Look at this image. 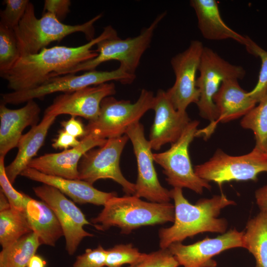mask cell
Here are the masks:
<instances>
[{
    "label": "cell",
    "instance_id": "f35d334b",
    "mask_svg": "<svg viewBox=\"0 0 267 267\" xmlns=\"http://www.w3.org/2000/svg\"><path fill=\"white\" fill-rule=\"evenodd\" d=\"M255 197L260 211H267V184L256 190Z\"/></svg>",
    "mask_w": 267,
    "mask_h": 267
},
{
    "label": "cell",
    "instance_id": "8992f818",
    "mask_svg": "<svg viewBox=\"0 0 267 267\" xmlns=\"http://www.w3.org/2000/svg\"><path fill=\"white\" fill-rule=\"evenodd\" d=\"M165 15V12L159 14L136 37L124 40L118 37L99 42L95 50L98 53L96 57L66 70L62 75L94 70L100 64L110 60L118 61L120 66L128 72L134 74L143 54L150 45L155 29Z\"/></svg>",
    "mask_w": 267,
    "mask_h": 267
},
{
    "label": "cell",
    "instance_id": "603a6c76",
    "mask_svg": "<svg viewBox=\"0 0 267 267\" xmlns=\"http://www.w3.org/2000/svg\"><path fill=\"white\" fill-rule=\"evenodd\" d=\"M56 117L44 115L39 124L31 127L26 134H23L17 145L18 152L15 158L5 169L8 178L12 184L36 155Z\"/></svg>",
    "mask_w": 267,
    "mask_h": 267
},
{
    "label": "cell",
    "instance_id": "e575fe53",
    "mask_svg": "<svg viewBox=\"0 0 267 267\" xmlns=\"http://www.w3.org/2000/svg\"><path fill=\"white\" fill-rule=\"evenodd\" d=\"M106 255V250L101 245L94 249L88 248L84 253L76 257L71 267H104Z\"/></svg>",
    "mask_w": 267,
    "mask_h": 267
},
{
    "label": "cell",
    "instance_id": "d6a6232c",
    "mask_svg": "<svg viewBox=\"0 0 267 267\" xmlns=\"http://www.w3.org/2000/svg\"><path fill=\"white\" fill-rule=\"evenodd\" d=\"M4 158L0 157V185L1 191L8 199L11 208L24 211L25 194L15 190L5 172Z\"/></svg>",
    "mask_w": 267,
    "mask_h": 267
},
{
    "label": "cell",
    "instance_id": "d590c367",
    "mask_svg": "<svg viewBox=\"0 0 267 267\" xmlns=\"http://www.w3.org/2000/svg\"><path fill=\"white\" fill-rule=\"evenodd\" d=\"M71 3L69 0H45L44 2V12L54 14L61 21L69 12Z\"/></svg>",
    "mask_w": 267,
    "mask_h": 267
},
{
    "label": "cell",
    "instance_id": "d4e9b609",
    "mask_svg": "<svg viewBox=\"0 0 267 267\" xmlns=\"http://www.w3.org/2000/svg\"><path fill=\"white\" fill-rule=\"evenodd\" d=\"M243 243L255 258V267H267V211H260L247 222Z\"/></svg>",
    "mask_w": 267,
    "mask_h": 267
},
{
    "label": "cell",
    "instance_id": "6da1fadb",
    "mask_svg": "<svg viewBox=\"0 0 267 267\" xmlns=\"http://www.w3.org/2000/svg\"><path fill=\"white\" fill-rule=\"evenodd\" d=\"M118 37L111 26H106L97 37L77 46L56 45L44 48L37 53L20 56L7 72L0 75L13 91H22L38 87L52 77L62 75L66 70L92 59L98 53L92 47L99 42Z\"/></svg>",
    "mask_w": 267,
    "mask_h": 267
},
{
    "label": "cell",
    "instance_id": "836d02e7",
    "mask_svg": "<svg viewBox=\"0 0 267 267\" xmlns=\"http://www.w3.org/2000/svg\"><path fill=\"white\" fill-rule=\"evenodd\" d=\"M179 264L168 249L146 254L139 262L128 267H178Z\"/></svg>",
    "mask_w": 267,
    "mask_h": 267
},
{
    "label": "cell",
    "instance_id": "30bf717a",
    "mask_svg": "<svg viewBox=\"0 0 267 267\" xmlns=\"http://www.w3.org/2000/svg\"><path fill=\"white\" fill-rule=\"evenodd\" d=\"M198 71L196 87L200 96L196 104L200 116L210 121L209 125L205 128L209 129L218 118L213 98L222 83L229 79H242L245 77L246 71L242 66L230 63L213 49L205 46Z\"/></svg>",
    "mask_w": 267,
    "mask_h": 267
},
{
    "label": "cell",
    "instance_id": "cb8c5ba5",
    "mask_svg": "<svg viewBox=\"0 0 267 267\" xmlns=\"http://www.w3.org/2000/svg\"><path fill=\"white\" fill-rule=\"evenodd\" d=\"M24 212L32 231L38 236L41 244L53 247L64 236L55 214L42 200H36L25 194Z\"/></svg>",
    "mask_w": 267,
    "mask_h": 267
},
{
    "label": "cell",
    "instance_id": "ffe728a7",
    "mask_svg": "<svg viewBox=\"0 0 267 267\" xmlns=\"http://www.w3.org/2000/svg\"><path fill=\"white\" fill-rule=\"evenodd\" d=\"M23 107L16 109L0 105V157L5 158L9 151L17 147L26 128L38 124L41 109L30 100Z\"/></svg>",
    "mask_w": 267,
    "mask_h": 267
},
{
    "label": "cell",
    "instance_id": "8fae6325",
    "mask_svg": "<svg viewBox=\"0 0 267 267\" xmlns=\"http://www.w3.org/2000/svg\"><path fill=\"white\" fill-rule=\"evenodd\" d=\"M128 139L126 134L108 138L101 146L87 152L78 165V179L92 185L100 179H111L119 184L127 195H134L135 183L125 178L120 167L121 155Z\"/></svg>",
    "mask_w": 267,
    "mask_h": 267
},
{
    "label": "cell",
    "instance_id": "d6986e66",
    "mask_svg": "<svg viewBox=\"0 0 267 267\" xmlns=\"http://www.w3.org/2000/svg\"><path fill=\"white\" fill-rule=\"evenodd\" d=\"M218 118L209 129L198 130L197 136L209 137L219 122L226 123L244 116L257 103L250 96L249 92L242 89L235 79L224 80L213 98Z\"/></svg>",
    "mask_w": 267,
    "mask_h": 267
},
{
    "label": "cell",
    "instance_id": "e0dca14e",
    "mask_svg": "<svg viewBox=\"0 0 267 267\" xmlns=\"http://www.w3.org/2000/svg\"><path fill=\"white\" fill-rule=\"evenodd\" d=\"M152 109L155 118L148 141L152 150H159L164 145L176 142L191 120L186 111L174 108L162 89L155 96Z\"/></svg>",
    "mask_w": 267,
    "mask_h": 267
},
{
    "label": "cell",
    "instance_id": "9a60e30c",
    "mask_svg": "<svg viewBox=\"0 0 267 267\" xmlns=\"http://www.w3.org/2000/svg\"><path fill=\"white\" fill-rule=\"evenodd\" d=\"M243 235V231L230 229L214 238L207 237L189 245L176 242L167 249L183 267H216L213 259L215 256L227 250L244 248Z\"/></svg>",
    "mask_w": 267,
    "mask_h": 267
},
{
    "label": "cell",
    "instance_id": "44dd1931",
    "mask_svg": "<svg viewBox=\"0 0 267 267\" xmlns=\"http://www.w3.org/2000/svg\"><path fill=\"white\" fill-rule=\"evenodd\" d=\"M20 175L53 186L70 197L74 202L80 204L90 203L104 206L109 199L117 196L115 192H106L99 190L93 185L82 180L47 175L28 167Z\"/></svg>",
    "mask_w": 267,
    "mask_h": 267
},
{
    "label": "cell",
    "instance_id": "f1b7e54d",
    "mask_svg": "<svg viewBox=\"0 0 267 267\" xmlns=\"http://www.w3.org/2000/svg\"><path fill=\"white\" fill-rule=\"evenodd\" d=\"M20 56L13 30L0 24V75L9 71Z\"/></svg>",
    "mask_w": 267,
    "mask_h": 267
},
{
    "label": "cell",
    "instance_id": "74e56055",
    "mask_svg": "<svg viewBox=\"0 0 267 267\" xmlns=\"http://www.w3.org/2000/svg\"><path fill=\"white\" fill-rule=\"evenodd\" d=\"M61 124L65 132L76 138L83 137L85 135V127L75 116H71L69 120L62 122Z\"/></svg>",
    "mask_w": 267,
    "mask_h": 267
},
{
    "label": "cell",
    "instance_id": "f546056e",
    "mask_svg": "<svg viewBox=\"0 0 267 267\" xmlns=\"http://www.w3.org/2000/svg\"><path fill=\"white\" fill-rule=\"evenodd\" d=\"M146 253H141L131 243L118 244L106 250L105 266L121 267L135 264L143 259Z\"/></svg>",
    "mask_w": 267,
    "mask_h": 267
},
{
    "label": "cell",
    "instance_id": "52a82bcc",
    "mask_svg": "<svg viewBox=\"0 0 267 267\" xmlns=\"http://www.w3.org/2000/svg\"><path fill=\"white\" fill-rule=\"evenodd\" d=\"M135 78L134 74L128 72L121 66L110 71L94 70L80 75L66 74L51 78L43 85L34 89L2 93L1 103L18 104L41 98L53 93L73 92L109 81H115L123 84H130Z\"/></svg>",
    "mask_w": 267,
    "mask_h": 267
},
{
    "label": "cell",
    "instance_id": "1f68e13d",
    "mask_svg": "<svg viewBox=\"0 0 267 267\" xmlns=\"http://www.w3.org/2000/svg\"><path fill=\"white\" fill-rule=\"evenodd\" d=\"M30 1L28 0H4L3 10L0 12V24L13 29L18 26L24 16Z\"/></svg>",
    "mask_w": 267,
    "mask_h": 267
},
{
    "label": "cell",
    "instance_id": "7c38bea8",
    "mask_svg": "<svg viewBox=\"0 0 267 267\" xmlns=\"http://www.w3.org/2000/svg\"><path fill=\"white\" fill-rule=\"evenodd\" d=\"M204 47L200 41H192L187 48L171 60L176 80L174 85L166 92L173 106L178 111H186L191 103L196 104L199 100L196 74Z\"/></svg>",
    "mask_w": 267,
    "mask_h": 267
},
{
    "label": "cell",
    "instance_id": "ba28073f",
    "mask_svg": "<svg viewBox=\"0 0 267 267\" xmlns=\"http://www.w3.org/2000/svg\"><path fill=\"white\" fill-rule=\"evenodd\" d=\"M199 124V121H191L168 150L153 153V156L154 161L163 168L169 184L173 188H186L201 194L204 189L210 190L211 185L195 174L188 151L190 144L196 137Z\"/></svg>",
    "mask_w": 267,
    "mask_h": 267
},
{
    "label": "cell",
    "instance_id": "ab89813d",
    "mask_svg": "<svg viewBox=\"0 0 267 267\" xmlns=\"http://www.w3.org/2000/svg\"><path fill=\"white\" fill-rule=\"evenodd\" d=\"M46 262L39 255H35L30 259L27 267H45Z\"/></svg>",
    "mask_w": 267,
    "mask_h": 267
},
{
    "label": "cell",
    "instance_id": "83f0119b",
    "mask_svg": "<svg viewBox=\"0 0 267 267\" xmlns=\"http://www.w3.org/2000/svg\"><path fill=\"white\" fill-rule=\"evenodd\" d=\"M258 103L243 117L240 125L253 132L256 140L254 149L267 153V93Z\"/></svg>",
    "mask_w": 267,
    "mask_h": 267
},
{
    "label": "cell",
    "instance_id": "4fadbf2b",
    "mask_svg": "<svg viewBox=\"0 0 267 267\" xmlns=\"http://www.w3.org/2000/svg\"><path fill=\"white\" fill-rule=\"evenodd\" d=\"M126 134L130 139L135 156L137 176L134 195L156 203H169L170 190L159 182L155 170L152 148L144 135V128L139 122L132 125Z\"/></svg>",
    "mask_w": 267,
    "mask_h": 267
},
{
    "label": "cell",
    "instance_id": "ac0fdd59",
    "mask_svg": "<svg viewBox=\"0 0 267 267\" xmlns=\"http://www.w3.org/2000/svg\"><path fill=\"white\" fill-rule=\"evenodd\" d=\"M107 139L86 135L80 143L59 153H47L32 160L28 167L44 174L69 179H78V165L83 156L89 150L103 145Z\"/></svg>",
    "mask_w": 267,
    "mask_h": 267
},
{
    "label": "cell",
    "instance_id": "484cf974",
    "mask_svg": "<svg viewBox=\"0 0 267 267\" xmlns=\"http://www.w3.org/2000/svg\"><path fill=\"white\" fill-rule=\"evenodd\" d=\"M41 245L38 236L29 233L11 245L2 249L0 253V267H27L31 258Z\"/></svg>",
    "mask_w": 267,
    "mask_h": 267
},
{
    "label": "cell",
    "instance_id": "60d3db41",
    "mask_svg": "<svg viewBox=\"0 0 267 267\" xmlns=\"http://www.w3.org/2000/svg\"><path fill=\"white\" fill-rule=\"evenodd\" d=\"M11 208L10 203L3 194V193L0 191V212L7 210Z\"/></svg>",
    "mask_w": 267,
    "mask_h": 267
},
{
    "label": "cell",
    "instance_id": "277c9868",
    "mask_svg": "<svg viewBox=\"0 0 267 267\" xmlns=\"http://www.w3.org/2000/svg\"><path fill=\"white\" fill-rule=\"evenodd\" d=\"M102 15L99 14L82 24L68 25L62 23L54 14L47 12L38 18L34 5L30 2L19 24L13 29L21 56L37 53L51 43L59 42L76 32L83 33L89 41L93 39L94 24Z\"/></svg>",
    "mask_w": 267,
    "mask_h": 267
},
{
    "label": "cell",
    "instance_id": "8d00e7d4",
    "mask_svg": "<svg viewBox=\"0 0 267 267\" xmlns=\"http://www.w3.org/2000/svg\"><path fill=\"white\" fill-rule=\"evenodd\" d=\"M81 142L76 137L67 133L64 130L61 131L57 137L52 143V146L55 149L67 150L69 147H75Z\"/></svg>",
    "mask_w": 267,
    "mask_h": 267
},
{
    "label": "cell",
    "instance_id": "7402d4cb",
    "mask_svg": "<svg viewBox=\"0 0 267 267\" xmlns=\"http://www.w3.org/2000/svg\"><path fill=\"white\" fill-rule=\"evenodd\" d=\"M198 27L203 37L209 40H233L246 45L248 37L243 36L230 28L221 17L219 5L215 0H191Z\"/></svg>",
    "mask_w": 267,
    "mask_h": 267
},
{
    "label": "cell",
    "instance_id": "4316f807",
    "mask_svg": "<svg viewBox=\"0 0 267 267\" xmlns=\"http://www.w3.org/2000/svg\"><path fill=\"white\" fill-rule=\"evenodd\" d=\"M32 232L24 211L10 208L0 212V243L2 249Z\"/></svg>",
    "mask_w": 267,
    "mask_h": 267
},
{
    "label": "cell",
    "instance_id": "3957f363",
    "mask_svg": "<svg viewBox=\"0 0 267 267\" xmlns=\"http://www.w3.org/2000/svg\"><path fill=\"white\" fill-rule=\"evenodd\" d=\"M174 205L142 200L134 195L118 196L109 199L101 212L90 220L97 230L117 226L121 233L129 234L140 227L173 222Z\"/></svg>",
    "mask_w": 267,
    "mask_h": 267
},
{
    "label": "cell",
    "instance_id": "2e32d148",
    "mask_svg": "<svg viewBox=\"0 0 267 267\" xmlns=\"http://www.w3.org/2000/svg\"><path fill=\"white\" fill-rule=\"evenodd\" d=\"M115 93V86L112 82L87 87L73 92H64L53 99L45 110L44 115L57 117L68 114L81 117L89 121L93 120L99 113L102 100Z\"/></svg>",
    "mask_w": 267,
    "mask_h": 267
},
{
    "label": "cell",
    "instance_id": "7a4b0ae2",
    "mask_svg": "<svg viewBox=\"0 0 267 267\" xmlns=\"http://www.w3.org/2000/svg\"><path fill=\"white\" fill-rule=\"evenodd\" d=\"M170 192L174 202L175 219L172 226L159 231L161 249H167L173 243L182 242L199 233L226 231V220L219 216L223 208L236 203L223 193L200 199L192 204L184 196L182 189L173 188Z\"/></svg>",
    "mask_w": 267,
    "mask_h": 267
},
{
    "label": "cell",
    "instance_id": "9c48e42d",
    "mask_svg": "<svg viewBox=\"0 0 267 267\" xmlns=\"http://www.w3.org/2000/svg\"><path fill=\"white\" fill-rule=\"evenodd\" d=\"M195 174L221 187L227 182L257 181L258 175L267 172V153L255 149L240 156H231L218 149L209 160L194 166Z\"/></svg>",
    "mask_w": 267,
    "mask_h": 267
},
{
    "label": "cell",
    "instance_id": "5b68a950",
    "mask_svg": "<svg viewBox=\"0 0 267 267\" xmlns=\"http://www.w3.org/2000/svg\"><path fill=\"white\" fill-rule=\"evenodd\" d=\"M154 98L153 93L146 89L141 90L133 103L112 96L105 97L101 102L97 117L85 126V135L107 139L125 134L132 125L138 123L147 111L153 109Z\"/></svg>",
    "mask_w": 267,
    "mask_h": 267
},
{
    "label": "cell",
    "instance_id": "5bb4252c",
    "mask_svg": "<svg viewBox=\"0 0 267 267\" xmlns=\"http://www.w3.org/2000/svg\"><path fill=\"white\" fill-rule=\"evenodd\" d=\"M33 191L41 200L53 211L62 227L67 253L73 255L82 240L93 234L86 231L84 226L91 223L82 211L56 188L43 184L34 187Z\"/></svg>",
    "mask_w": 267,
    "mask_h": 267
},
{
    "label": "cell",
    "instance_id": "4dcf8cb0",
    "mask_svg": "<svg viewBox=\"0 0 267 267\" xmlns=\"http://www.w3.org/2000/svg\"><path fill=\"white\" fill-rule=\"evenodd\" d=\"M247 51L261 61L258 82L255 88L249 91L250 96L258 103L267 93V51L249 37L245 45Z\"/></svg>",
    "mask_w": 267,
    "mask_h": 267
}]
</instances>
